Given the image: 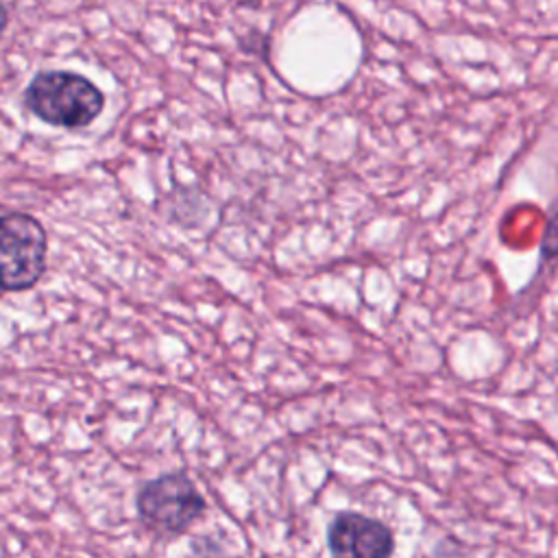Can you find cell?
Wrapping results in <instances>:
<instances>
[{
    "mask_svg": "<svg viewBox=\"0 0 558 558\" xmlns=\"http://www.w3.org/2000/svg\"><path fill=\"white\" fill-rule=\"evenodd\" d=\"M327 547L333 556L386 558L395 551V536L381 521L342 510L327 525Z\"/></svg>",
    "mask_w": 558,
    "mask_h": 558,
    "instance_id": "4",
    "label": "cell"
},
{
    "mask_svg": "<svg viewBox=\"0 0 558 558\" xmlns=\"http://www.w3.org/2000/svg\"><path fill=\"white\" fill-rule=\"evenodd\" d=\"M137 517L157 536H179L198 521L207 501L183 471L148 480L137 493Z\"/></svg>",
    "mask_w": 558,
    "mask_h": 558,
    "instance_id": "2",
    "label": "cell"
},
{
    "mask_svg": "<svg viewBox=\"0 0 558 558\" xmlns=\"http://www.w3.org/2000/svg\"><path fill=\"white\" fill-rule=\"evenodd\" d=\"M7 24H9V9H7L4 0H0V39L4 35V31H7Z\"/></svg>",
    "mask_w": 558,
    "mask_h": 558,
    "instance_id": "5",
    "label": "cell"
},
{
    "mask_svg": "<svg viewBox=\"0 0 558 558\" xmlns=\"http://www.w3.org/2000/svg\"><path fill=\"white\" fill-rule=\"evenodd\" d=\"M24 105L46 124L85 129L100 116L105 94L76 72L48 70L31 78L24 89Z\"/></svg>",
    "mask_w": 558,
    "mask_h": 558,
    "instance_id": "1",
    "label": "cell"
},
{
    "mask_svg": "<svg viewBox=\"0 0 558 558\" xmlns=\"http://www.w3.org/2000/svg\"><path fill=\"white\" fill-rule=\"evenodd\" d=\"M48 235L44 225L22 211L0 216V290L33 288L46 270Z\"/></svg>",
    "mask_w": 558,
    "mask_h": 558,
    "instance_id": "3",
    "label": "cell"
}]
</instances>
